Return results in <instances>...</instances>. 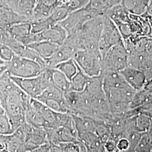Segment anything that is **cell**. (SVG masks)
Here are the masks:
<instances>
[{
  "label": "cell",
  "mask_w": 152,
  "mask_h": 152,
  "mask_svg": "<svg viewBox=\"0 0 152 152\" xmlns=\"http://www.w3.org/2000/svg\"><path fill=\"white\" fill-rule=\"evenodd\" d=\"M60 1L63 4H65L66 2H67L68 1H69V0H60Z\"/></svg>",
  "instance_id": "obj_34"
},
{
  "label": "cell",
  "mask_w": 152,
  "mask_h": 152,
  "mask_svg": "<svg viewBox=\"0 0 152 152\" xmlns=\"http://www.w3.org/2000/svg\"><path fill=\"white\" fill-rule=\"evenodd\" d=\"M31 22L27 17L5 7L0 6V31H5L14 24L22 22Z\"/></svg>",
  "instance_id": "obj_14"
},
{
  "label": "cell",
  "mask_w": 152,
  "mask_h": 152,
  "mask_svg": "<svg viewBox=\"0 0 152 152\" xmlns=\"http://www.w3.org/2000/svg\"><path fill=\"white\" fill-rule=\"evenodd\" d=\"M70 13L68 9L62 4L57 7L49 17L55 24H58L64 20Z\"/></svg>",
  "instance_id": "obj_25"
},
{
  "label": "cell",
  "mask_w": 152,
  "mask_h": 152,
  "mask_svg": "<svg viewBox=\"0 0 152 152\" xmlns=\"http://www.w3.org/2000/svg\"><path fill=\"white\" fill-rule=\"evenodd\" d=\"M8 152L7 148L3 141L0 140V152Z\"/></svg>",
  "instance_id": "obj_31"
},
{
  "label": "cell",
  "mask_w": 152,
  "mask_h": 152,
  "mask_svg": "<svg viewBox=\"0 0 152 152\" xmlns=\"http://www.w3.org/2000/svg\"><path fill=\"white\" fill-rule=\"evenodd\" d=\"M68 34L65 29L58 24L41 32L33 34V42L46 41L61 45L64 44Z\"/></svg>",
  "instance_id": "obj_11"
},
{
  "label": "cell",
  "mask_w": 152,
  "mask_h": 152,
  "mask_svg": "<svg viewBox=\"0 0 152 152\" xmlns=\"http://www.w3.org/2000/svg\"><path fill=\"white\" fill-rule=\"evenodd\" d=\"M53 84L63 91L70 90L71 81L60 71L54 68L53 73Z\"/></svg>",
  "instance_id": "obj_23"
},
{
  "label": "cell",
  "mask_w": 152,
  "mask_h": 152,
  "mask_svg": "<svg viewBox=\"0 0 152 152\" xmlns=\"http://www.w3.org/2000/svg\"><path fill=\"white\" fill-rule=\"evenodd\" d=\"M23 126L26 133V152H34L39 146L49 142L44 127H35L26 122L23 124Z\"/></svg>",
  "instance_id": "obj_9"
},
{
  "label": "cell",
  "mask_w": 152,
  "mask_h": 152,
  "mask_svg": "<svg viewBox=\"0 0 152 152\" xmlns=\"http://www.w3.org/2000/svg\"><path fill=\"white\" fill-rule=\"evenodd\" d=\"M118 152H128L130 148V143L126 137H121L117 142Z\"/></svg>",
  "instance_id": "obj_29"
},
{
  "label": "cell",
  "mask_w": 152,
  "mask_h": 152,
  "mask_svg": "<svg viewBox=\"0 0 152 152\" xmlns=\"http://www.w3.org/2000/svg\"><path fill=\"white\" fill-rule=\"evenodd\" d=\"M10 1L15 12L27 17L32 22L33 11L37 0H10Z\"/></svg>",
  "instance_id": "obj_17"
},
{
  "label": "cell",
  "mask_w": 152,
  "mask_h": 152,
  "mask_svg": "<svg viewBox=\"0 0 152 152\" xmlns=\"http://www.w3.org/2000/svg\"><path fill=\"white\" fill-rule=\"evenodd\" d=\"M27 46L33 50L38 56L46 61L54 54L60 45L42 41L33 42Z\"/></svg>",
  "instance_id": "obj_16"
},
{
  "label": "cell",
  "mask_w": 152,
  "mask_h": 152,
  "mask_svg": "<svg viewBox=\"0 0 152 152\" xmlns=\"http://www.w3.org/2000/svg\"><path fill=\"white\" fill-rule=\"evenodd\" d=\"M6 31L11 38L24 45L27 46L33 43L31 22L14 24L7 28Z\"/></svg>",
  "instance_id": "obj_10"
},
{
  "label": "cell",
  "mask_w": 152,
  "mask_h": 152,
  "mask_svg": "<svg viewBox=\"0 0 152 152\" xmlns=\"http://www.w3.org/2000/svg\"><path fill=\"white\" fill-rule=\"evenodd\" d=\"M149 1H150V2H152V0H149Z\"/></svg>",
  "instance_id": "obj_36"
},
{
  "label": "cell",
  "mask_w": 152,
  "mask_h": 152,
  "mask_svg": "<svg viewBox=\"0 0 152 152\" xmlns=\"http://www.w3.org/2000/svg\"><path fill=\"white\" fill-rule=\"evenodd\" d=\"M26 122L35 127H44L45 126V121L42 115L30 103L28 105L26 110Z\"/></svg>",
  "instance_id": "obj_20"
},
{
  "label": "cell",
  "mask_w": 152,
  "mask_h": 152,
  "mask_svg": "<svg viewBox=\"0 0 152 152\" xmlns=\"http://www.w3.org/2000/svg\"><path fill=\"white\" fill-rule=\"evenodd\" d=\"M6 63L5 61H4L3 60H2L1 58H0V66H3V65H5Z\"/></svg>",
  "instance_id": "obj_33"
},
{
  "label": "cell",
  "mask_w": 152,
  "mask_h": 152,
  "mask_svg": "<svg viewBox=\"0 0 152 152\" xmlns=\"http://www.w3.org/2000/svg\"><path fill=\"white\" fill-rule=\"evenodd\" d=\"M103 22L104 14L90 19L83 24L79 32L77 33L81 50H99V39Z\"/></svg>",
  "instance_id": "obj_3"
},
{
  "label": "cell",
  "mask_w": 152,
  "mask_h": 152,
  "mask_svg": "<svg viewBox=\"0 0 152 152\" xmlns=\"http://www.w3.org/2000/svg\"><path fill=\"white\" fill-rule=\"evenodd\" d=\"M14 130L3 107H0V134L10 135Z\"/></svg>",
  "instance_id": "obj_24"
},
{
  "label": "cell",
  "mask_w": 152,
  "mask_h": 152,
  "mask_svg": "<svg viewBox=\"0 0 152 152\" xmlns=\"http://www.w3.org/2000/svg\"><path fill=\"white\" fill-rule=\"evenodd\" d=\"M6 65L10 76L23 78L38 76L46 68L36 60L17 55L11 61L6 63Z\"/></svg>",
  "instance_id": "obj_5"
},
{
  "label": "cell",
  "mask_w": 152,
  "mask_h": 152,
  "mask_svg": "<svg viewBox=\"0 0 152 152\" xmlns=\"http://www.w3.org/2000/svg\"><path fill=\"white\" fill-rule=\"evenodd\" d=\"M141 16L146 18L152 27V2H151L145 12Z\"/></svg>",
  "instance_id": "obj_30"
},
{
  "label": "cell",
  "mask_w": 152,
  "mask_h": 152,
  "mask_svg": "<svg viewBox=\"0 0 152 152\" xmlns=\"http://www.w3.org/2000/svg\"><path fill=\"white\" fill-rule=\"evenodd\" d=\"M152 126V117L145 111H140L135 115V128L141 133L149 132Z\"/></svg>",
  "instance_id": "obj_19"
},
{
  "label": "cell",
  "mask_w": 152,
  "mask_h": 152,
  "mask_svg": "<svg viewBox=\"0 0 152 152\" xmlns=\"http://www.w3.org/2000/svg\"><path fill=\"white\" fill-rule=\"evenodd\" d=\"M122 41L123 38L115 24L104 14L103 26L99 44L102 56H103L110 48Z\"/></svg>",
  "instance_id": "obj_7"
},
{
  "label": "cell",
  "mask_w": 152,
  "mask_h": 152,
  "mask_svg": "<svg viewBox=\"0 0 152 152\" xmlns=\"http://www.w3.org/2000/svg\"><path fill=\"white\" fill-rule=\"evenodd\" d=\"M149 37H151V36H149Z\"/></svg>",
  "instance_id": "obj_37"
},
{
  "label": "cell",
  "mask_w": 152,
  "mask_h": 152,
  "mask_svg": "<svg viewBox=\"0 0 152 152\" xmlns=\"http://www.w3.org/2000/svg\"><path fill=\"white\" fill-rule=\"evenodd\" d=\"M30 97L18 86L0 98L14 131L26 122V113Z\"/></svg>",
  "instance_id": "obj_1"
},
{
  "label": "cell",
  "mask_w": 152,
  "mask_h": 152,
  "mask_svg": "<svg viewBox=\"0 0 152 152\" xmlns=\"http://www.w3.org/2000/svg\"><path fill=\"white\" fill-rule=\"evenodd\" d=\"M76 51L70 46L65 44H62L54 54L45 61L46 67L54 68L56 65L61 63L73 58Z\"/></svg>",
  "instance_id": "obj_15"
},
{
  "label": "cell",
  "mask_w": 152,
  "mask_h": 152,
  "mask_svg": "<svg viewBox=\"0 0 152 152\" xmlns=\"http://www.w3.org/2000/svg\"><path fill=\"white\" fill-rule=\"evenodd\" d=\"M73 58L88 77L100 76L103 72L102 56L99 50H77Z\"/></svg>",
  "instance_id": "obj_4"
},
{
  "label": "cell",
  "mask_w": 152,
  "mask_h": 152,
  "mask_svg": "<svg viewBox=\"0 0 152 152\" xmlns=\"http://www.w3.org/2000/svg\"><path fill=\"white\" fill-rule=\"evenodd\" d=\"M135 152H152V138L148 132L142 133Z\"/></svg>",
  "instance_id": "obj_26"
},
{
  "label": "cell",
  "mask_w": 152,
  "mask_h": 152,
  "mask_svg": "<svg viewBox=\"0 0 152 152\" xmlns=\"http://www.w3.org/2000/svg\"><path fill=\"white\" fill-rule=\"evenodd\" d=\"M53 69L54 68L46 67L39 75L34 77L23 78L11 76V78L30 98L36 99L46 88L54 85Z\"/></svg>",
  "instance_id": "obj_2"
},
{
  "label": "cell",
  "mask_w": 152,
  "mask_h": 152,
  "mask_svg": "<svg viewBox=\"0 0 152 152\" xmlns=\"http://www.w3.org/2000/svg\"><path fill=\"white\" fill-rule=\"evenodd\" d=\"M16 55L14 51L7 45L0 42V58L5 63L11 61Z\"/></svg>",
  "instance_id": "obj_27"
},
{
  "label": "cell",
  "mask_w": 152,
  "mask_h": 152,
  "mask_svg": "<svg viewBox=\"0 0 152 152\" xmlns=\"http://www.w3.org/2000/svg\"><path fill=\"white\" fill-rule=\"evenodd\" d=\"M103 71L119 72L128 66V52L124 40L115 45L102 56Z\"/></svg>",
  "instance_id": "obj_6"
},
{
  "label": "cell",
  "mask_w": 152,
  "mask_h": 152,
  "mask_svg": "<svg viewBox=\"0 0 152 152\" xmlns=\"http://www.w3.org/2000/svg\"><path fill=\"white\" fill-rule=\"evenodd\" d=\"M6 71H7V66L6 64L0 66V77L2 76Z\"/></svg>",
  "instance_id": "obj_32"
},
{
  "label": "cell",
  "mask_w": 152,
  "mask_h": 152,
  "mask_svg": "<svg viewBox=\"0 0 152 152\" xmlns=\"http://www.w3.org/2000/svg\"><path fill=\"white\" fill-rule=\"evenodd\" d=\"M89 78L90 77L79 68L78 71L71 80L70 90L77 92L84 91L87 86Z\"/></svg>",
  "instance_id": "obj_21"
},
{
  "label": "cell",
  "mask_w": 152,
  "mask_h": 152,
  "mask_svg": "<svg viewBox=\"0 0 152 152\" xmlns=\"http://www.w3.org/2000/svg\"><path fill=\"white\" fill-rule=\"evenodd\" d=\"M63 73L70 81L78 71V66L73 58L66 60L54 67Z\"/></svg>",
  "instance_id": "obj_22"
},
{
  "label": "cell",
  "mask_w": 152,
  "mask_h": 152,
  "mask_svg": "<svg viewBox=\"0 0 152 152\" xmlns=\"http://www.w3.org/2000/svg\"><path fill=\"white\" fill-rule=\"evenodd\" d=\"M90 0H69L63 4L72 12L85 7L89 4Z\"/></svg>",
  "instance_id": "obj_28"
},
{
  "label": "cell",
  "mask_w": 152,
  "mask_h": 152,
  "mask_svg": "<svg viewBox=\"0 0 152 152\" xmlns=\"http://www.w3.org/2000/svg\"><path fill=\"white\" fill-rule=\"evenodd\" d=\"M151 36V37H152V33H151V36Z\"/></svg>",
  "instance_id": "obj_35"
},
{
  "label": "cell",
  "mask_w": 152,
  "mask_h": 152,
  "mask_svg": "<svg viewBox=\"0 0 152 152\" xmlns=\"http://www.w3.org/2000/svg\"><path fill=\"white\" fill-rule=\"evenodd\" d=\"M62 4L60 0H37L33 11L32 22L49 17Z\"/></svg>",
  "instance_id": "obj_13"
},
{
  "label": "cell",
  "mask_w": 152,
  "mask_h": 152,
  "mask_svg": "<svg viewBox=\"0 0 152 152\" xmlns=\"http://www.w3.org/2000/svg\"><path fill=\"white\" fill-rule=\"evenodd\" d=\"M121 4L131 14L141 15L147 10L150 4V1L121 0Z\"/></svg>",
  "instance_id": "obj_18"
},
{
  "label": "cell",
  "mask_w": 152,
  "mask_h": 152,
  "mask_svg": "<svg viewBox=\"0 0 152 152\" xmlns=\"http://www.w3.org/2000/svg\"><path fill=\"white\" fill-rule=\"evenodd\" d=\"M120 73L127 83L137 91L144 88L147 79L142 71L127 66Z\"/></svg>",
  "instance_id": "obj_12"
},
{
  "label": "cell",
  "mask_w": 152,
  "mask_h": 152,
  "mask_svg": "<svg viewBox=\"0 0 152 152\" xmlns=\"http://www.w3.org/2000/svg\"><path fill=\"white\" fill-rule=\"evenodd\" d=\"M99 15L100 14L85 7L71 12L59 24L65 29L68 36L74 34L79 32L85 22Z\"/></svg>",
  "instance_id": "obj_8"
}]
</instances>
